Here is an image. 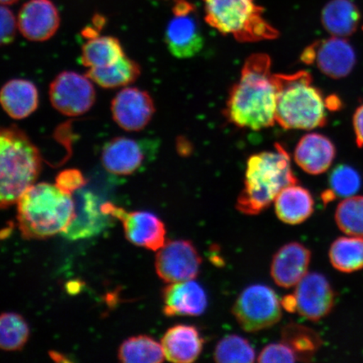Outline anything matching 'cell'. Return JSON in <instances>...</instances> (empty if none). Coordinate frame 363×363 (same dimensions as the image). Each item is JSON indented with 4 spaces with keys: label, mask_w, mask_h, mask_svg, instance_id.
<instances>
[{
    "label": "cell",
    "mask_w": 363,
    "mask_h": 363,
    "mask_svg": "<svg viewBox=\"0 0 363 363\" xmlns=\"http://www.w3.org/2000/svg\"><path fill=\"white\" fill-rule=\"evenodd\" d=\"M0 17H1V40L2 45H9L13 42L18 28V21L10 9L4 4L0 9Z\"/></svg>",
    "instance_id": "36"
},
{
    "label": "cell",
    "mask_w": 363,
    "mask_h": 363,
    "mask_svg": "<svg viewBox=\"0 0 363 363\" xmlns=\"http://www.w3.org/2000/svg\"><path fill=\"white\" fill-rule=\"evenodd\" d=\"M335 157V148L326 136L307 134L299 140L294 151V161L308 174L320 175L330 169Z\"/></svg>",
    "instance_id": "20"
},
{
    "label": "cell",
    "mask_w": 363,
    "mask_h": 363,
    "mask_svg": "<svg viewBox=\"0 0 363 363\" xmlns=\"http://www.w3.org/2000/svg\"><path fill=\"white\" fill-rule=\"evenodd\" d=\"M274 203L277 216L289 225L301 224L314 212L315 201L311 194L298 184L282 190Z\"/></svg>",
    "instance_id": "23"
},
{
    "label": "cell",
    "mask_w": 363,
    "mask_h": 363,
    "mask_svg": "<svg viewBox=\"0 0 363 363\" xmlns=\"http://www.w3.org/2000/svg\"><path fill=\"white\" fill-rule=\"evenodd\" d=\"M311 252L303 244L290 242L284 245L272 258L271 276L276 284L283 288L297 285L308 274Z\"/></svg>",
    "instance_id": "18"
},
{
    "label": "cell",
    "mask_w": 363,
    "mask_h": 363,
    "mask_svg": "<svg viewBox=\"0 0 363 363\" xmlns=\"http://www.w3.org/2000/svg\"><path fill=\"white\" fill-rule=\"evenodd\" d=\"M74 199L75 214L65 233L67 240H75L94 237L110 225L112 216L103 210V203L91 192L78 191Z\"/></svg>",
    "instance_id": "16"
},
{
    "label": "cell",
    "mask_w": 363,
    "mask_h": 363,
    "mask_svg": "<svg viewBox=\"0 0 363 363\" xmlns=\"http://www.w3.org/2000/svg\"><path fill=\"white\" fill-rule=\"evenodd\" d=\"M17 1L18 0H1V3L4 6V4H6V6H10V4H15Z\"/></svg>",
    "instance_id": "38"
},
{
    "label": "cell",
    "mask_w": 363,
    "mask_h": 363,
    "mask_svg": "<svg viewBox=\"0 0 363 363\" xmlns=\"http://www.w3.org/2000/svg\"><path fill=\"white\" fill-rule=\"evenodd\" d=\"M140 75L138 63L125 55L111 66L89 68L86 74L91 81L104 89H116L134 83Z\"/></svg>",
    "instance_id": "25"
},
{
    "label": "cell",
    "mask_w": 363,
    "mask_h": 363,
    "mask_svg": "<svg viewBox=\"0 0 363 363\" xmlns=\"http://www.w3.org/2000/svg\"><path fill=\"white\" fill-rule=\"evenodd\" d=\"M296 312L307 320L323 319L333 311L335 293L329 281L318 272L307 274L294 293Z\"/></svg>",
    "instance_id": "14"
},
{
    "label": "cell",
    "mask_w": 363,
    "mask_h": 363,
    "mask_svg": "<svg viewBox=\"0 0 363 363\" xmlns=\"http://www.w3.org/2000/svg\"><path fill=\"white\" fill-rule=\"evenodd\" d=\"M233 313L245 331L258 333L279 323L282 318V303L269 286L253 284L239 295Z\"/></svg>",
    "instance_id": "7"
},
{
    "label": "cell",
    "mask_w": 363,
    "mask_h": 363,
    "mask_svg": "<svg viewBox=\"0 0 363 363\" xmlns=\"http://www.w3.org/2000/svg\"><path fill=\"white\" fill-rule=\"evenodd\" d=\"M271 63L267 54H252L230 90L225 113L239 128L259 130L275 124L278 89Z\"/></svg>",
    "instance_id": "1"
},
{
    "label": "cell",
    "mask_w": 363,
    "mask_h": 363,
    "mask_svg": "<svg viewBox=\"0 0 363 363\" xmlns=\"http://www.w3.org/2000/svg\"><path fill=\"white\" fill-rule=\"evenodd\" d=\"M353 127L358 147H363V104L357 108L353 116Z\"/></svg>",
    "instance_id": "37"
},
{
    "label": "cell",
    "mask_w": 363,
    "mask_h": 363,
    "mask_svg": "<svg viewBox=\"0 0 363 363\" xmlns=\"http://www.w3.org/2000/svg\"><path fill=\"white\" fill-rule=\"evenodd\" d=\"M125 56L120 40L113 36L89 38L82 48L81 63L89 68L111 66Z\"/></svg>",
    "instance_id": "26"
},
{
    "label": "cell",
    "mask_w": 363,
    "mask_h": 363,
    "mask_svg": "<svg viewBox=\"0 0 363 363\" xmlns=\"http://www.w3.org/2000/svg\"><path fill=\"white\" fill-rule=\"evenodd\" d=\"M282 342L296 354L298 362L311 361L323 343L316 331L297 323L284 326Z\"/></svg>",
    "instance_id": "28"
},
{
    "label": "cell",
    "mask_w": 363,
    "mask_h": 363,
    "mask_svg": "<svg viewBox=\"0 0 363 363\" xmlns=\"http://www.w3.org/2000/svg\"><path fill=\"white\" fill-rule=\"evenodd\" d=\"M330 260L335 269L350 274L363 269V238H340L330 249Z\"/></svg>",
    "instance_id": "29"
},
{
    "label": "cell",
    "mask_w": 363,
    "mask_h": 363,
    "mask_svg": "<svg viewBox=\"0 0 363 363\" xmlns=\"http://www.w3.org/2000/svg\"><path fill=\"white\" fill-rule=\"evenodd\" d=\"M18 29L31 42H45L56 34L60 16L51 0H30L18 15Z\"/></svg>",
    "instance_id": "17"
},
{
    "label": "cell",
    "mask_w": 363,
    "mask_h": 363,
    "mask_svg": "<svg viewBox=\"0 0 363 363\" xmlns=\"http://www.w3.org/2000/svg\"><path fill=\"white\" fill-rule=\"evenodd\" d=\"M214 359L220 363H249L255 362L256 354L247 339L238 335H230L218 342Z\"/></svg>",
    "instance_id": "33"
},
{
    "label": "cell",
    "mask_w": 363,
    "mask_h": 363,
    "mask_svg": "<svg viewBox=\"0 0 363 363\" xmlns=\"http://www.w3.org/2000/svg\"><path fill=\"white\" fill-rule=\"evenodd\" d=\"M322 24L333 36L347 38L355 33L360 13L351 0H331L322 11Z\"/></svg>",
    "instance_id": "24"
},
{
    "label": "cell",
    "mask_w": 363,
    "mask_h": 363,
    "mask_svg": "<svg viewBox=\"0 0 363 363\" xmlns=\"http://www.w3.org/2000/svg\"><path fill=\"white\" fill-rule=\"evenodd\" d=\"M206 21L221 34L240 43L274 40L279 33L263 16L254 0H203Z\"/></svg>",
    "instance_id": "6"
},
{
    "label": "cell",
    "mask_w": 363,
    "mask_h": 363,
    "mask_svg": "<svg viewBox=\"0 0 363 363\" xmlns=\"http://www.w3.org/2000/svg\"><path fill=\"white\" fill-rule=\"evenodd\" d=\"M159 143L155 139L113 138L103 147L102 165L111 174L131 175L150 157L156 155Z\"/></svg>",
    "instance_id": "9"
},
{
    "label": "cell",
    "mask_w": 363,
    "mask_h": 363,
    "mask_svg": "<svg viewBox=\"0 0 363 363\" xmlns=\"http://www.w3.org/2000/svg\"><path fill=\"white\" fill-rule=\"evenodd\" d=\"M156 108L147 91L125 88L111 103L113 120L126 131H140L152 121Z\"/></svg>",
    "instance_id": "15"
},
{
    "label": "cell",
    "mask_w": 363,
    "mask_h": 363,
    "mask_svg": "<svg viewBox=\"0 0 363 363\" xmlns=\"http://www.w3.org/2000/svg\"><path fill=\"white\" fill-rule=\"evenodd\" d=\"M165 42L177 58H191L201 52L204 40L191 4L185 1L177 4L174 16L166 29Z\"/></svg>",
    "instance_id": "13"
},
{
    "label": "cell",
    "mask_w": 363,
    "mask_h": 363,
    "mask_svg": "<svg viewBox=\"0 0 363 363\" xmlns=\"http://www.w3.org/2000/svg\"><path fill=\"white\" fill-rule=\"evenodd\" d=\"M201 257L189 240H169L157 252L155 267L167 284L194 280L201 269Z\"/></svg>",
    "instance_id": "11"
},
{
    "label": "cell",
    "mask_w": 363,
    "mask_h": 363,
    "mask_svg": "<svg viewBox=\"0 0 363 363\" xmlns=\"http://www.w3.org/2000/svg\"><path fill=\"white\" fill-rule=\"evenodd\" d=\"M361 177L353 167L339 165L331 172L330 188L322 194L323 202L333 201L337 198L347 199L354 196L361 188Z\"/></svg>",
    "instance_id": "31"
},
{
    "label": "cell",
    "mask_w": 363,
    "mask_h": 363,
    "mask_svg": "<svg viewBox=\"0 0 363 363\" xmlns=\"http://www.w3.org/2000/svg\"><path fill=\"white\" fill-rule=\"evenodd\" d=\"M257 362H298L296 354L287 345L281 342L267 345L262 349L258 356Z\"/></svg>",
    "instance_id": "34"
},
{
    "label": "cell",
    "mask_w": 363,
    "mask_h": 363,
    "mask_svg": "<svg viewBox=\"0 0 363 363\" xmlns=\"http://www.w3.org/2000/svg\"><path fill=\"white\" fill-rule=\"evenodd\" d=\"M118 358L124 363H160L166 359L162 344L146 335L124 340L118 351Z\"/></svg>",
    "instance_id": "27"
},
{
    "label": "cell",
    "mask_w": 363,
    "mask_h": 363,
    "mask_svg": "<svg viewBox=\"0 0 363 363\" xmlns=\"http://www.w3.org/2000/svg\"><path fill=\"white\" fill-rule=\"evenodd\" d=\"M56 184L65 191L72 194L84 187L86 184V179L79 170L66 169L57 175Z\"/></svg>",
    "instance_id": "35"
},
{
    "label": "cell",
    "mask_w": 363,
    "mask_h": 363,
    "mask_svg": "<svg viewBox=\"0 0 363 363\" xmlns=\"http://www.w3.org/2000/svg\"><path fill=\"white\" fill-rule=\"evenodd\" d=\"M16 203L18 227L26 240H43L65 233L75 214L72 194L57 184H34Z\"/></svg>",
    "instance_id": "2"
},
{
    "label": "cell",
    "mask_w": 363,
    "mask_h": 363,
    "mask_svg": "<svg viewBox=\"0 0 363 363\" xmlns=\"http://www.w3.org/2000/svg\"><path fill=\"white\" fill-rule=\"evenodd\" d=\"M28 324L16 313H3L0 318V347L3 351H20L28 340Z\"/></svg>",
    "instance_id": "30"
},
{
    "label": "cell",
    "mask_w": 363,
    "mask_h": 363,
    "mask_svg": "<svg viewBox=\"0 0 363 363\" xmlns=\"http://www.w3.org/2000/svg\"><path fill=\"white\" fill-rule=\"evenodd\" d=\"M163 314L172 316H199L206 311L207 294L194 280L169 284L162 291Z\"/></svg>",
    "instance_id": "19"
},
{
    "label": "cell",
    "mask_w": 363,
    "mask_h": 363,
    "mask_svg": "<svg viewBox=\"0 0 363 363\" xmlns=\"http://www.w3.org/2000/svg\"><path fill=\"white\" fill-rule=\"evenodd\" d=\"M103 210L122 222L125 235L131 244L157 252L166 243V228L159 218L147 211L127 212L111 202L103 203Z\"/></svg>",
    "instance_id": "10"
},
{
    "label": "cell",
    "mask_w": 363,
    "mask_h": 363,
    "mask_svg": "<svg viewBox=\"0 0 363 363\" xmlns=\"http://www.w3.org/2000/svg\"><path fill=\"white\" fill-rule=\"evenodd\" d=\"M161 344L167 361L190 363L201 356L204 340L194 326L177 325L166 331Z\"/></svg>",
    "instance_id": "21"
},
{
    "label": "cell",
    "mask_w": 363,
    "mask_h": 363,
    "mask_svg": "<svg viewBox=\"0 0 363 363\" xmlns=\"http://www.w3.org/2000/svg\"><path fill=\"white\" fill-rule=\"evenodd\" d=\"M289 153L277 143L274 151L262 152L249 157L245 184L237 208L247 216L260 214L269 208L282 190L297 184Z\"/></svg>",
    "instance_id": "3"
},
{
    "label": "cell",
    "mask_w": 363,
    "mask_h": 363,
    "mask_svg": "<svg viewBox=\"0 0 363 363\" xmlns=\"http://www.w3.org/2000/svg\"><path fill=\"white\" fill-rule=\"evenodd\" d=\"M42 156L28 136L15 125L0 133V204L16 203L35 184L42 170Z\"/></svg>",
    "instance_id": "5"
},
{
    "label": "cell",
    "mask_w": 363,
    "mask_h": 363,
    "mask_svg": "<svg viewBox=\"0 0 363 363\" xmlns=\"http://www.w3.org/2000/svg\"><path fill=\"white\" fill-rule=\"evenodd\" d=\"M49 96L58 112L75 117L84 115L93 107L96 94L87 76L66 71L57 75L50 85Z\"/></svg>",
    "instance_id": "8"
},
{
    "label": "cell",
    "mask_w": 363,
    "mask_h": 363,
    "mask_svg": "<svg viewBox=\"0 0 363 363\" xmlns=\"http://www.w3.org/2000/svg\"><path fill=\"white\" fill-rule=\"evenodd\" d=\"M0 102L12 119H26L38 108V91L30 81L12 79L3 86Z\"/></svg>",
    "instance_id": "22"
},
{
    "label": "cell",
    "mask_w": 363,
    "mask_h": 363,
    "mask_svg": "<svg viewBox=\"0 0 363 363\" xmlns=\"http://www.w3.org/2000/svg\"><path fill=\"white\" fill-rule=\"evenodd\" d=\"M335 218L343 233L363 238V196L345 199L338 204Z\"/></svg>",
    "instance_id": "32"
},
{
    "label": "cell",
    "mask_w": 363,
    "mask_h": 363,
    "mask_svg": "<svg viewBox=\"0 0 363 363\" xmlns=\"http://www.w3.org/2000/svg\"><path fill=\"white\" fill-rule=\"evenodd\" d=\"M301 61L306 65H316L331 79L345 78L356 65V53L352 45L343 38L333 36L318 40L305 49Z\"/></svg>",
    "instance_id": "12"
},
{
    "label": "cell",
    "mask_w": 363,
    "mask_h": 363,
    "mask_svg": "<svg viewBox=\"0 0 363 363\" xmlns=\"http://www.w3.org/2000/svg\"><path fill=\"white\" fill-rule=\"evenodd\" d=\"M278 99L276 122L286 130H312L328 123V101L310 72L274 74Z\"/></svg>",
    "instance_id": "4"
}]
</instances>
